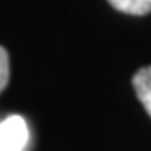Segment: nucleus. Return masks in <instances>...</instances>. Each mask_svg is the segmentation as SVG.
I'll list each match as a JSON object with an SVG mask.
<instances>
[{"instance_id": "f257e3e1", "label": "nucleus", "mask_w": 151, "mask_h": 151, "mask_svg": "<svg viewBox=\"0 0 151 151\" xmlns=\"http://www.w3.org/2000/svg\"><path fill=\"white\" fill-rule=\"evenodd\" d=\"M29 141L28 122L18 114L0 122V151H24Z\"/></svg>"}, {"instance_id": "f03ea898", "label": "nucleus", "mask_w": 151, "mask_h": 151, "mask_svg": "<svg viewBox=\"0 0 151 151\" xmlns=\"http://www.w3.org/2000/svg\"><path fill=\"white\" fill-rule=\"evenodd\" d=\"M132 84H134V90L139 98L141 106L151 116V67L139 69L132 78Z\"/></svg>"}, {"instance_id": "7ed1b4c3", "label": "nucleus", "mask_w": 151, "mask_h": 151, "mask_svg": "<svg viewBox=\"0 0 151 151\" xmlns=\"http://www.w3.org/2000/svg\"><path fill=\"white\" fill-rule=\"evenodd\" d=\"M112 8L129 16H145L151 12V0H108Z\"/></svg>"}, {"instance_id": "20e7f679", "label": "nucleus", "mask_w": 151, "mask_h": 151, "mask_svg": "<svg viewBox=\"0 0 151 151\" xmlns=\"http://www.w3.org/2000/svg\"><path fill=\"white\" fill-rule=\"evenodd\" d=\"M10 78V59H8V51L0 45V92L6 88Z\"/></svg>"}]
</instances>
